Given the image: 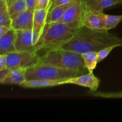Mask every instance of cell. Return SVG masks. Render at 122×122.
<instances>
[{
    "label": "cell",
    "mask_w": 122,
    "mask_h": 122,
    "mask_svg": "<svg viewBox=\"0 0 122 122\" xmlns=\"http://www.w3.org/2000/svg\"><path fill=\"white\" fill-rule=\"evenodd\" d=\"M77 70L58 68L45 64H38L26 69V79H69L83 75Z\"/></svg>",
    "instance_id": "obj_4"
},
{
    "label": "cell",
    "mask_w": 122,
    "mask_h": 122,
    "mask_svg": "<svg viewBox=\"0 0 122 122\" xmlns=\"http://www.w3.org/2000/svg\"><path fill=\"white\" fill-rule=\"evenodd\" d=\"M11 18L8 13L7 7L0 10V27L2 26H11Z\"/></svg>",
    "instance_id": "obj_20"
},
{
    "label": "cell",
    "mask_w": 122,
    "mask_h": 122,
    "mask_svg": "<svg viewBox=\"0 0 122 122\" xmlns=\"http://www.w3.org/2000/svg\"><path fill=\"white\" fill-rule=\"evenodd\" d=\"M52 0H37L36 9H51Z\"/></svg>",
    "instance_id": "obj_23"
},
{
    "label": "cell",
    "mask_w": 122,
    "mask_h": 122,
    "mask_svg": "<svg viewBox=\"0 0 122 122\" xmlns=\"http://www.w3.org/2000/svg\"><path fill=\"white\" fill-rule=\"evenodd\" d=\"M91 95L98 97L106 98H122V92H92L91 94Z\"/></svg>",
    "instance_id": "obj_21"
},
{
    "label": "cell",
    "mask_w": 122,
    "mask_h": 122,
    "mask_svg": "<svg viewBox=\"0 0 122 122\" xmlns=\"http://www.w3.org/2000/svg\"><path fill=\"white\" fill-rule=\"evenodd\" d=\"M26 3L27 9L34 12L36 8L37 0H26Z\"/></svg>",
    "instance_id": "obj_24"
},
{
    "label": "cell",
    "mask_w": 122,
    "mask_h": 122,
    "mask_svg": "<svg viewBox=\"0 0 122 122\" xmlns=\"http://www.w3.org/2000/svg\"><path fill=\"white\" fill-rule=\"evenodd\" d=\"M11 28V26H2L0 27V37L6 33L8 30Z\"/></svg>",
    "instance_id": "obj_28"
},
{
    "label": "cell",
    "mask_w": 122,
    "mask_h": 122,
    "mask_svg": "<svg viewBox=\"0 0 122 122\" xmlns=\"http://www.w3.org/2000/svg\"><path fill=\"white\" fill-rule=\"evenodd\" d=\"M104 29L106 30L114 29L122 20V15H108L104 13Z\"/></svg>",
    "instance_id": "obj_19"
},
{
    "label": "cell",
    "mask_w": 122,
    "mask_h": 122,
    "mask_svg": "<svg viewBox=\"0 0 122 122\" xmlns=\"http://www.w3.org/2000/svg\"><path fill=\"white\" fill-rule=\"evenodd\" d=\"M100 80L93 72H88L77 77L70 78L64 81V84H73L88 88L92 92L97 90L100 85Z\"/></svg>",
    "instance_id": "obj_9"
},
{
    "label": "cell",
    "mask_w": 122,
    "mask_h": 122,
    "mask_svg": "<svg viewBox=\"0 0 122 122\" xmlns=\"http://www.w3.org/2000/svg\"><path fill=\"white\" fill-rule=\"evenodd\" d=\"M5 2H6V1H5Z\"/></svg>",
    "instance_id": "obj_32"
},
{
    "label": "cell",
    "mask_w": 122,
    "mask_h": 122,
    "mask_svg": "<svg viewBox=\"0 0 122 122\" xmlns=\"http://www.w3.org/2000/svg\"><path fill=\"white\" fill-rule=\"evenodd\" d=\"M16 32L11 28L5 34L0 37V55L5 56L16 51L15 42Z\"/></svg>",
    "instance_id": "obj_11"
},
{
    "label": "cell",
    "mask_w": 122,
    "mask_h": 122,
    "mask_svg": "<svg viewBox=\"0 0 122 122\" xmlns=\"http://www.w3.org/2000/svg\"><path fill=\"white\" fill-rule=\"evenodd\" d=\"M8 13L11 19L27 9L26 0H15L11 5L7 7Z\"/></svg>",
    "instance_id": "obj_18"
},
{
    "label": "cell",
    "mask_w": 122,
    "mask_h": 122,
    "mask_svg": "<svg viewBox=\"0 0 122 122\" xmlns=\"http://www.w3.org/2000/svg\"><path fill=\"white\" fill-rule=\"evenodd\" d=\"M15 32V47L16 51L38 52L42 50V38L36 34L33 29Z\"/></svg>",
    "instance_id": "obj_6"
},
{
    "label": "cell",
    "mask_w": 122,
    "mask_h": 122,
    "mask_svg": "<svg viewBox=\"0 0 122 122\" xmlns=\"http://www.w3.org/2000/svg\"><path fill=\"white\" fill-rule=\"evenodd\" d=\"M15 1V0H5L6 4H7V7L11 5Z\"/></svg>",
    "instance_id": "obj_30"
},
{
    "label": "cell",
    "mask_w": 122,
    "mask_h": 122,
    "mask_svg": "<svg viewBox=\"0 0 122 122\" xmlns=\"http://www.w3.org/2000/svg\"><path fill=\"white\" fill-rule=\"evenodd\" d=\"M73 0H52V4H51V8H54L56 6L68 3Z\"/></svg>",
    "instance_id": "obj_25"
},
{
    "label": "cell",
    "mask_w": 122,
    "mask_h": 122,
    "mask_svg": "<svg viewBox=\"0 0 122 122\" xmlns=\"http://www.w3.org/2000/svg\"><path fill=\"white\" fill-rule=\"evenodd\" d=\"M84 1H85V2H86V3H87V2H89V1H92V0H84Z\"/></svg>",
    "instance_id": "obj_31"
},
{
    "label": "cell",
    "mask_w": 122,
    "mask_h": 122,
    "mask_svg": "<svg viewBox=\"0 0 122 122\" xmlns=\"http://www.w3.org/2000/svg\"><path fill=\"white\" fill-rule=\"evenodd\" d=\"M118 46H120L119 45H112V46H107V47L104 48L102 49L101 50L97 52V61L98 63H100L101 61L103 60L104 58L108 56L109 53H110L111 51L115 48L118 47Z\"/></svg>",
    "instance_id": "obj_22"
},
{
    "label": "cell",
    "mask_w": 122,
    "mask_h": 122,
    "mask_svg": "<svg viewBox=\"0 0 122 122\" xmlns=\"http://www.w3.org/2000/svg\"><path fill=\"white\" fill-rule=\"evenodd\" d=\"M103 16V12L88 9L86 5L81 20L82 26L91 29L105 30Z\"/></svg>",
    "instance_id": "obj_8"
},
{
    "label": "cell",
    "mask_w": 122,
    "mask_h": 122,
    "mask_svg": "<svg viewBox=\"0 0 122 122\" xmlns=\"http://www.w3.org/2000/svg\"><path fill=\"white\" fill-rule=\"evenodd\" d=\"M11 27L14 30H26L33 28V12L29 9L12 19Z\"/></svg>",
    "instance_id": "obj_10"
},
{
    "label": "cell",
    "mask_w": 122,
    "mask_h": 122,
    "mask_svg": "<svg viewBox=\"0 0 122 122\" xmlns=\"http://www.w3.org/2000/svg\"><path fill=\"white\" fill-rule=\"evenodd\" d=\"M77 30L64 23H46L43 32L42 49L48 51L61 48L73 38Z\"/></svg>",
    "instance_id": "obj_3"
},
{
    "label": "cell",
    "mask_w": 122,
    "mask_h": 122,
    "mask_svg": "<svg viewBox=\"0 0 122 122\" xmlns=\"http://www.w3.org/2000/svg\"><path fill=\"white\" fill-rule=\"evenodd\" d=\"M66 79H32L26 80L21 86L24 88H40L45 87L56 86L64 85V81Z\"/></svg>",
    "instance_id": "obj_13"
},
{
    "label": "cell",
    "mask_w": 122,
    "mask_h": 122,
    "mask_svg": "<svg viewBox=\"0 0 122 122\" xmlns=\"http://www.w3.org/2000/svg\"><path fill=\"white\" fill-rule=\"evenodd\" d=\"M122 4V0H92L87 2L86 5L88 9L103 11L106 8Z\"/></svg>",
    "instance_id": "obj_16"
},
{
    "label": "cell",
    "mask_w": 122,
    "mask_h": 122,
    "mask_svg": "<svg viewBox=\"0 0 122 122\" xmlns=\"http://www.w3.org/2000/svg\"><path fill=\"white\" fill-rule=\"evenodd\" d=\"M74 1L75 0L70 2H68V3L56 6L54 8H51L50 10L49 11L47 17H46V23L57 22L63 16L67 9L73 3Z\"/></svg>",
    "instance_id": "obj_15"
},
{
    "label": "cell",
    "mask_w": 122,
    "mask_h": 122,
    "mask_svg": "<svg viewBox=\"0 0 122 122\" xmlns=\"http://www.w3.org/2000/svg\"><path fill=\"white\" fill-rule=\"evenodd\" d=\"M86 8V2L84 0H75L57 22L67 23L73 28L78 29L82 27L81 20Z\"/></svg>",
    "instance_id": "obj_7"
},
{
    "label": "cell",
    "mask_w": 122,
    "mask_h": 122,
    "mask_svg": "<svg viewBox=\"0 0 122 122\" xmlns=\"http://www.w3.org/2000/svg\"><path fill=\"white\" fill-rule=\"evenodd\" d=\"M5 7H7L5 1V0H0V10L3 9Z\"/></svg>",
    "instance_id": "obj_29"
},
{
    "label": "cell",
    "mask_w": 122,
    "mask_h": 122,
    "mask_svg": "<svg viewBox=\"0 0 122 122\" xmlns=\"http://www.w3.org/2000/svg\"><path fill=\"white\" fill-rule=\"evenodd\" d=\"M50 9H36L33 12V28L36 34L43 38V32L46 24V17Z\"/></svg>",
    "instance_id": "obj_12"
},
{
    "label": "cell",
    "mask_w": 122,
    "mask_h": 122,
    "mask_svg": "<svg viewBox=\"0 0 122 122\" xmlns=\"http://www.w3.org/2000/svg\"><path fill=\"white\" fill-rule=\"evenodd\" d=\"M114 45L122 46V38L108 30L91 29L83 26L78 29L73 38L61 48L82 54L89 51L98 52Z\"/></svg>",
    "instance_id": "obj_1"
},
{
    "label": "cell",
    "mask_w": 122,
    "mask_h": 122,
    "mask_svg": "<svg viewBox=\"0 0 122 122\" xmlns=\"http://www.w3.org/2000/svg\"><path fill=\"white\" fill-rule=\"evenodd\" d=\"M40 57L38 52L15 51L5 56L6 67L8 70L26 69L38 64Z\"/></svg>",
    "instance_id": "obj_5"
},
{
    "label": "cell",
    "mask_w": 122,
    "mask_h": 122,
    "mask_svg": "<svg viewBox=\"0 0 122 122\" xmlns=\"http://www.w3.org/2000/svg\"><path fill=\"white\" fill-rule=\"evenodd\" d=\"M6 69L7 67H6L5 56L0 55V70H4Z\"/></svg>",
    "instance_id": "obj_26"
},
{
    "label": "cell",
    "mask_w": 122,
    "mask_h": 122,
    "mask_svg": "<svg viewBox=\"0 0 122 122\" xmlns=\"http://www.w3.org/2000/svg\"><path fill=\"white\" fill-rule=\"evenodd\" d=\"M26 80V69H13L9 70L7 75L0 84L18 85L21 86Z\"/></svg>",
    "instance_id": "obj_14"
},
{
    "label": "cell",
    "mask_w": 122,
    "mask_h": 122,
    "mask_svg": "<svg viewBox=\"0 0 122 122\" xmlns=\"http://www.w3.org/2000/svg\"><path fill=\"white\" fill-rule=\"evenodd\" d=\"M9 70L7 69H4V70H0V83L1 81L3 80V79L5 77L6 75L8 73Z\"/></svg>",
    "instance_id": "obj_27"
},
{
    "label": "cell",
    "mask_w": 122,
    "mask_h": 122,
    "mask_svg": "<svg viewBox=\"0 0 122 122\" xmlns=\"http://www.w3.org/2000/svg\"><path fill=\"white\" fill-rule=\"evenodd\" d=\"M39 63L61 69L77 70L84 74L89 72L81 54L62 48L47 51L44 56L40 57Z\"/></svg>",
    "instance_id": "obj_2"
},
{
    "label": "cell",
    "mask_w": 122,
    "mask_h": 122,
    "mask_svg": "<svg viewBox=\"0 0 122 122\" xmlns=\"http://www.w3.org/2000/svg\"><path fill=\"white\" fill-rule=\"evenodd\" d=\"M85 66L89 72H93L98 63L97 61V52L89 51L82 54Z\"/></svg>",
    "instance_id": "obj_17"
}]
</instances>
